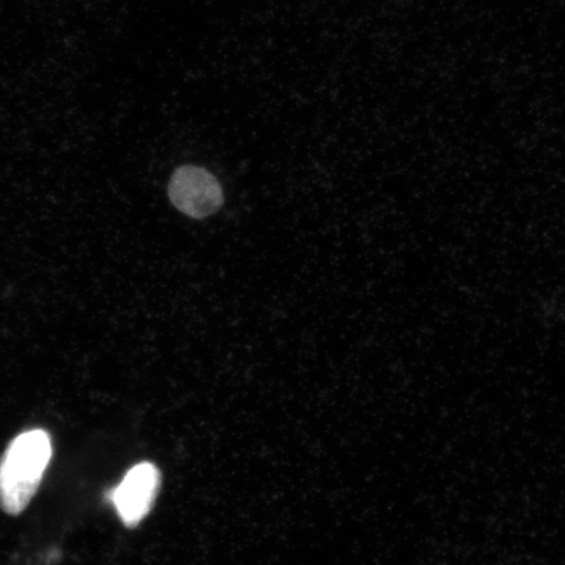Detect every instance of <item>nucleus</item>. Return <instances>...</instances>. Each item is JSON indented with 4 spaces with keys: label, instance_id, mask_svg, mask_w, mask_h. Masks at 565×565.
<instances>
[{
    "label": "nucleus",
    "instance_id": "obj_1",
    "mask_svg": "<svg viewBox=\"0 0 565 565\" xmlns=\"http://www.w3.org/2000/svg\"><path fill=\"white\" fill-rule=\"evenodd\" d=\"M53 457L52 437L44 429L19 435L0 458V508L19 515L30 505Z\"/></svg>",
    "mask_w": 565,
    "mask_h": 565
},
{
    "label": "nucleus",
    "instance_id": "obj_3",
    "mask_svg": "<svg viewBox=\"0 0 565 565\" xmlns=\"http://www.w3.org/2000/svg\"><path fill=\"white\" fill-rule=\"evenodd\" d=\"M160 480L157 465L140 462L127 471L122 482L110 491L111 503L126 526H137L150 513L158 497Z\"/></svg>",
    "mask_w": 565,
    "mask_h": 565
},
{
    "label": "nucleus",
    "instance_id": "obj_2",
    "mask_svg": "<svg viewBox=\"0 0 565 565\" xmlns=\"http://www.w3.org/2000/svg\"><path fill=\"white\" fill-rule=\"evenodd\" d=\"M168 195L177 210L194 218L214 215L224 202L223 189L216 177L195 166L175 169L169 181Z\"/></svg>",
    "mask_w": 565,
    "mask_h": 565
}]
</instances>
